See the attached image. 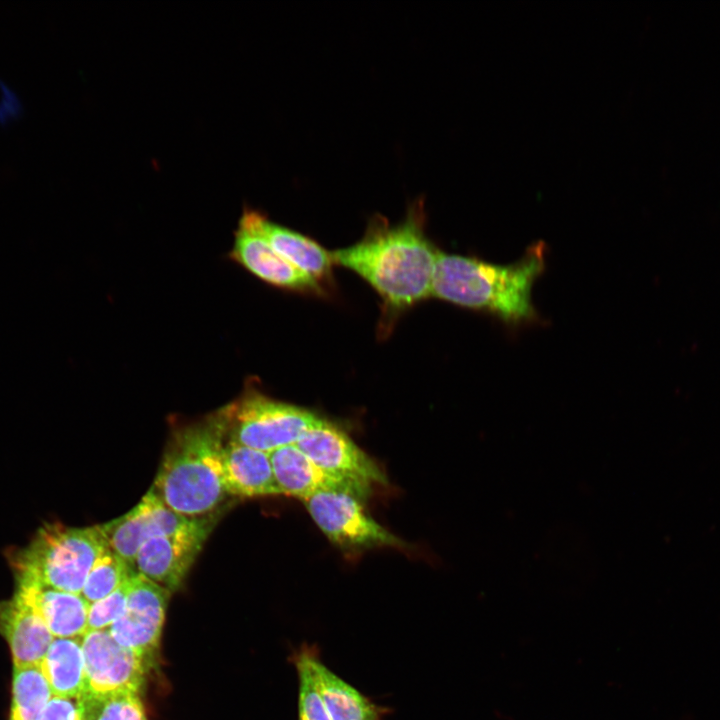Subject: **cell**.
<instances>
[{"instance_id":"obj_1","label":"cell","mask_w":720,"mask_h":720,"mask_svg":"<svg viewBox=\"0 0 720 720\" xmlns=\"http://www.w3.org/2000/svg\"><path fill=\"white\" fill-rule=\"evenodd\" d=\"M438 252L425 232L422 201L396 224L373 217L358 242L331 251L334 265L357 274L380 297L383 334L403 312L432 297Z\"/></svg>"},{"instance_id":"obj_2","label":"cell","mask_w":720,"mask_h":720,"mask_svg":"<svg viewBox=\"0 0 720 720\" xmlns=\"http://www.w3.org/2000/svg\"><path fill=\"white\" fill-rule=\"evenodd\" d=\"M225 440L222 407L178 428L150 491L181 515L199 518L213 512L228 496L221 474Z\"/></svg>"},{"instance_id":"obj_3","label":"cell","mask_w":720,"mask_h":720,"mask_svg":"<svg viewBox=\"0 0 720 720\" xmlns=\"http://www.w3.org/2000/svg\"><path fill=\"white\" fill-rule=\"evenodd\" d=\"M543 270L544 247L541 243L510 265H495L439 250L432 297L465 308L488 311L505 321H527L535 317L531 290Z\"/></svg>"},{"instance_id":"obj_4","label":"cell","mask_w":720,"mask_h":720,"mask_svg":"<svg viewBox=\"0 0 720 720\" xmlns=\"http://www.w3.org/2000/svg\"><path fill=\"white\" fill-rule=\"evenodd\" d=\"M107 542L99 526H42L22 548L8 553L17 585H35L81 594L94 563Z\"/></svg>"},{"instance_id":"obj_5","label":"cell","mask_w":720,"mask_h":720,"mask_svg":"<svg viewBox=\"0 0 720 720\" xmlns=\"http://www.w3.org/2000/svg\"><path fill=\"white\" fill-rule=\"evenodd\" d=\"M226 441L270 453L296 444L320 415L264 393L248 379L239 397L222 407Z\"/></svg>"},{"instance_id":"obj_6","label":"cell","mask_w":720,"mask_h":720,"mask_svg":"<svg viewBox=\"0 0 720 720\" xmlns=\"http://www.w3.org/2000/svg\"><path fill=\"white\" fill-rule=\"evenodd\" d=\"M303 502L319 529L339 548L356 550L405 546L401 539L370 517L361 500L351 494L326 490Z\"/></svg>"},{"instance_id":"obj_7","label":"cell","mask_w":720,"mask_h":720,"mask_svg":"<svg viewBox=\"0 0 720 720\" xmlns=\"http://www.w3.org/2000/svg\"><path fill=\"white\" fill-rule=\"evenodd\" d=\"M262 213L245 209L228 258L264 283L294 293L322 296L326 289L294 267L271 246L261 229Z\"/></svg>"},{"instance_id":"obj_8","label":"cell","mask_w":720,"mask_h":720,"mask_svg":"<svg viewBox=\"0 0 720 720\" xmlns=\"http://www.w3.org/2000/svg\"><path fill=\"white\" fill-rule=\"evenodd\" d=\"M296 445L324 473L368 492L387 484L385 473L339 426L320 416Z\"/></svg>"},{"instance_id":"obj_9","label":"cell","mask_w":720,"mask_h":720,"mask_svg":"<svg viewBox=\"0 0 720 720\" xmlns=\"http://www.w3.org/2000/svg\"><path fill=\"white\" fill-rule=\"evenodd\" d=\"M205 518L181 515L149 490L133 509L99 529L108 546L133 569L138 551L149 539L192 530Z\"/></svg>"},{"instance_id":"obj_10","label":"cell","mask_w":720,"mask_h":720,"mask_svg":"<svg viewBox=\"0 0 720 720\" xmlns=\"http://www.w3.org/2000/svg\"><path fill=\"white\" fill-rule=\"evenodd\" d=\"M168 595L165 588L133 572L125 610L108 628L111 636L143 658L150 657L159 646Z\"/></svg>"},{"instance_id":"obj_11","label":"cell","mask_w":720,"mask_h":720,"mask_svg":"<svg viewBox=\"0 0 720 720\" xmlns=\"http://www.w3.org/2000/svg\"><path fill=\"white\" fill-rule=\"evenodd\" d=\"M85 690L94 694L138 693L145 675V658L120 645L108 629L82 637Z\"/></svg>"},{"instance_id":"obj_12","label":"cell","mask_w":720,"mask_h":720,"mask_svg":"<svg viewBox=\"0 0 720 720\" xmlns=\"http://www.w3.org/2000/svg\"><path fill=\"white\" fill-rule=\"evenodd\" d=\"M208 517L196 528L149 539L138 551L133 569L169 592L177 590L212 529Z\"/></svg>"},{"instance_id":"obj_13","label":"cell","mask_w":720,"mask_h":720,"mask_svg":"<svg viewBox=\"0 0 720 720\" xmlns=\"http://www.w3.org/2000/svg\"><path fill=\"white\" fill-rule=\"evenodd\" d=\"M269 457L281 495L305 500L320 491L333 490L360 500L369 496L370 492L324 473L296 444L278 448Z\"/></svg>"},{"instance_id":"obj_14","label":"cell","mask_w":720,"mask_h":720,"mask_svg":"<svg viewBox=\"0 0 720 720\" xmlns=\"http://www.w3.org/2000/svg\"><path fill=\"white\" fill-rule=\"evenodd\" d=\"M221 474L228 495L245 498L281 495L267 452L226 441L221 451Z\"/></svg>"},{"instance_id":"obj_15","label":"cell","mask_w":720,"mask_h":720,"mask_svg":"<svg viewBox=\"0 0 720 720\" xmlns=\"http://www.w3.org/2000/svg\"><path fill=\"white\" fill-rule=\"evenodd\" d=\"M0 632L9 643L14 667L39 665L54 639L34 608L17 595L0 602Z\"/></svg>"},{"instance_id":"obj_16","label":"cell","mask_w":720,"mask_h":720,"mask_svg":"<svg viewBox=\"0 0 720 720\" xmlns=\"http://www.w3.org/2000/svg\"><path fill=\"white\" fill-rule=\"evenodd\" d=\"M15 595L34 608L54 638H82L87 633L90 603L81 594L25 585L17 586Z\"/></svg>"},{"instance_id":"obj_17","label":"cell","mask_w":720,"mask_h":720,"mask_svg":"<svg viewBox=\"0 0 720 720\" xmlns=\"http://www.w3.org/2000/svg\"><path fill=\"white\" fill-rule=\"evenodd\" d=\"M318 687L331 720H386L391 709L370 697L330 669L322 660L319 647L312 653Z\"/></svg>"},{"instance_id":"obj_18","label":"cell","mask_w":720,"mask_h":720,"mask_svg":"<svg viewBox=\"0 0 720 720\" xmlns=\"http://www.w3.org/2000/svg\"><path fill=\"white\" fill-rule=\"evenodd\" d=\"M261 229L274 250L325 289L332 280V253L314 239L269 220L264 214Z\"/></svg>"},{"instance_id":"obj_19","label":"cell","mask_w":720,"mask_h":720,"mask_svg":"<svg viewBox=\"0 0 720 720\" xmlns=\"http://www.w3.org/2000/svg\"><path fill=\"white\" fill-rule=\"evenodd\" d=\"M40 666L54 696L79 697L84 692L82 638H54Z\"/></svg>"},{"instance_id":"obj_20","label":"cell","mask_w":720,"mask_h":720,"mask_svg":"<svg viewBox=\"0 0 720 720\" xmlns=\"http://www.w3.org/2000/svg\"><path fill=\"white\" fill-rule=\"evenodd\" d=\"M10 720H36L53 696L39 665L14 667Z\"/></svg>"},{"instance_id":"obj_21","label":"cell","mask_w":720,"mask_h":720,"mask_svg":"<svg viewBox=\"0 0 720 720\" xmlns=\"http://www.w3.org/2000/svg\"><path fill=\"white\" fill-rule=\"evenodd\" d=\"M315 646L316 644L303 642L290 655L298 681L297 720H331L312 665Z\"/></svg>"},{"instance_id":"obj_22","label":"cell","mask_w":720,"mask_h":720,"mask_svg":"<svg viewBox=\"0 0 720 720\" xmlns=\"http://www.w3.org/2000/svg\"><path fill=\"white\" fill-rule=\"evenodd\" d=\"M83 720H147L138 693L131 691L80 696Z\"/></svg>"},{"instance_id":"obj_23","label":"cell","mask_w":720,"mask_h":720,"mask_svg":"<svg viewBox=\"0 0 720 720\" xmlns=\"http://www.w3.org/2000/svg\"><path fill=\"white\" fill-rule=\"evenodd\" d=\"M133 572L107 544L89 572L81 595L90 604L96 602L118 589Z\"/></svg>"},{"instance_id":"obj_24","label":"cell","mask_w":720,"mask_h":720,"mask_svg":"<svg viewBox=\"0 0 720 720\" xmlns=\"http://www.w3.org/2000/svg\"><path fill=\"white\" fill-rule=\"evenodd\" d=\"M127 592L128 580L111 594L91 603L88 611L87 632L108 629L123 614Z\"/></svg>"},{"instance_id":"obj_25","label":"cell","mask_w":720,"mask_h":720,"mask_svg":"<svg viewBox=\"0 0 720 720\" xmlns=\"http://www.w3.org/2000/svg\"><path fill=\"white\" fill-rule=\"evenodd\" d=\"M36 720H83L79 697L53 695Z\"/></svg>"}]
</instances>
